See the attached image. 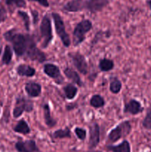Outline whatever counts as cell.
I'll return each mask as SVG.
<instances>
[{"instance_id":"cell-1","label":"cell","mask_w":151,"mask_h":152,"mask_svg":"<svg viewBox=\"0 0 151 152\" xmlns=\"http://www.w3.org/2000/svg\"><path fill=\"white\" fill-rule=\"evenodd\" d=\"M4 37L13 46V50L17 56H25L28 46L33 36L23 34L16 29H11L4 34Z\"/></svg>"},{"instance_id":"cell-2","label":"cell","mask_w":151,"mask_h":152,"mask_svg":"<svg viewBox=\"0 0 151 152\" xmlns=\"http://www.w3.org/2000/svg\"><path fill=\"white\" fill-rule=\"evenodd\" d=\"M93 28V24L89 19H84L78 22L75 27L73 33V45L78 46L85 39V34Z\"/></svg>"},{"instance_id":"cell-3","label":"cell","mask_w":151,"mask_h":152,"mask_svg":"<svg viewBox=\"0 0 151 152\" xmlns=\"http://www.w3.org/2000/svg\"><path fill=\"white\" fill-rule=\"evenodd\" d=\"M131 124L130 121H124L113 129L108 134V141L115 142L122 137H125L131 132Z\"/></svg>"},{"instance_id":"cell-4","label":"cell","mask_w":151,"mask_h":152,"mask_svg":"<svg viewBox=\"0 0 151 152\" xmlns=\"http://www.w3.org/2000/svg\"><path fill=\"white\" fill-rule=\"evenodd\" d=\"M33 102L31 99H27L24 96H19L16 99L13 115L14 118H19L24 112H31L33 110Z\"/></svg>"},{"instance_id":"cell-5","label":"cell","mask_w":151,"mask_h":152,"mask_svg":"<svg viewBox=\"0 0 151 152\" xmlns=\"http://www.w3.org/2000/svg\"><path fill=\"white\" fill-rule=\"evenodd\" d=\"M40 32L41 38L42 39L41 48H46L50 45V42L53 39V32H52L51 21L47 15L43 17L40 25Z\"/></svg>"},{"instance_id":"cell-6","label":"cell","mask_w":151,"mask_h":152,"mask_svg":"<svg viewBox=\"0 0 151 152\" xmlns=\"http://www.w3.org/2000/svg\"><path fill=\"white\" fill-rule=\"evenodd\" d=\"M52 17H53V22H54L56 32L62 40V44L66 48L69 47L70 45V39L68 34L65 31V25L64 23V21L62 20V17L59 13H52Z\"/></svg>"},{"instance_id":"cell-7","label":"cell","mask_w":151,"mask_h":152,"mask_svg":"<svg viewBox=\"0 0 151 152\" xmlns=\"http://www.w3.org/2000/svg\"><path fill=\"white\" fill-rule=\"evenodd\" d=\"M25 56L30 60L36 61V62H40V63H42L47 59V56L44 54V52H42L37 48L34 37L30 42Z\"/></svg>"},{"instance_id":"cell-8","label":"cell","mask_w":151,"mask_h":152,"mask_svg":"<svg viewBox=\"0 0 151 152\" xmlns=\"http://www.w3.org/2000/svg\"><path fill=\"white\" fill-rule=\"evenodd\" d=\"M68 56L70 57L73 64L76 67L77 71L83 75H86L88 72V65H87L85 57L78 52L70 53Z\"/></svg>"},{"instance_id":"cell-9","label":"cell","mask_w":151,"mask_h":152,"mask_svg":"<svg viewBox=\"0 0 151 152\" xmlns=\"http://www.w3.org/2000/svg\"><path fill=\"white\" fill-rule=\"evenodd\" d=\"M43 69H44V74L53 79L56 84H62V83L64 82V77H62V74H61L59 67L56 66L54 64L47 63L44 65Z\"/></svg>"},{"instance_id":"cell-10","label":"cell","mask_w":151,"mask_h":152,"mask_svg":"<svg viewBox=\"0 0 151 152\" xmlns=\"http://www.w3.org/2000/svg\"><path fill=\"white\" fill-rule=\"evenodd\" d=\"M89 131V143L88 147L90 150H93L97 147L100 142V128L97 123H93L90 126Z\"/></svg>"},{"instance_id":"cell-11","label":"cell","mask_w":151,"mask_h":152,"mask_svg":"<svg viewBox=\"0 0 151 152\" xmlns=\"http://www.w3.org/2000/svg\"><path fill=\"white\" fill-rule=\"evenodd\" d=\"M110 0H84V10L91 13L101 11L109 4Z\"/></svg>"},{"instance_id":"cell-12","label":"cell","mask_w":151,"mask_h":152,"mask_svg":"<svg viewBox=\"0 0 151 152\" xmlns=\"http://www.w3.org/2000/svg\"><path fill=\"white\" fill-rule=\"evenodd\" d=\"M15 148L18 152H41L33 140L19 141L15 144Z\"/></svg>"},{"instance_id":"cell-13","label":"cell","mask_w":151,"mask_h":152,"mask_svg":"<svg viewBox=\"0 0 151 152\" xmlns=\"http://www.w3.org/2000/svg\"><path fill=\"white\" fill-rule=\"evenodd\" d=\"M144 111V108L142 107L140 102L134 99H132L124 105V113L132 114V115H136Z\"/></svg>"},{"instance_id":"cell-14","label":"cell","mask_w":151,"mask_h":152,"mask_svg":"<svg viewBox=\"0 0 151 152\" xmlns=\"http://www.w3.org/2000/svg\"><path fill=\"white\" fill-rule=\"evenodd\" d=\"M25 91L30 97H38L41 94V86L36 82H28L25 84Z\"/></svg>"},{"instance_id":"cell-15","label":"cell","mask_w":151,"mask_h":152,"mask_svg":"<svg viewBox=\"0 0 151 152\" xmlns=\"http://www.w3.org/2000/svg\"><path fill=\"white\" fill-rule=\"evenodd\" d=\"M64 74L68 80H70L73 84H76L79 87H83L84 83L81 81L78 73L70 68H66L64 70Z\"/></svg>"},{"instance_id":"cell-16","label":"cell","mask_w":151,"mask_h":152,"mask_svg":"<svg viewBox=\"0 0 151 152\" xmlns=\"http://www.w3.org/2000/svg\"><path fill=\"white\" fill-rule=\"evenodd\" d=\"M64 10L68 12H78L84 10V0H71L65 6Z\"/></svg>"},{"instance_id":"cell-17","label":"cell","mask_w":151,"mask_h":152,"mask_svg":"<svg viewBox=\"0 0 151 152\" xmlns=\"http://www.w3.org/2000/svg\"><path fill=\"white\" fill-rule=\"evenodd\" d=\"M16 73L21 77H32L36 74V69L27 64H20L16 68Z\"/></svg>"},{"instance_id":"cell-18","label":"cell","mask_w":151,"mask_h":152,"mask_svg":"<svg viewBox=\"0 0 151 152\" xmlns=\"http://www.w3.org/2000/svg\"><path fill=\"white\" fill-rule=\"evenodd\" d=\"M107 149L112 152H131V148L129 142L126 140L116 145H107Z\"/></svg>"},{"instance_id":"cell-19","label":"cell","mask_w":151,"mask_h":152,"mask_svg":"<svg viewBox=\"0 0 151 152\" xmlns=\"http://www.w3.org/2000/svg\"><path fill=\"white\" fill-rule=\"evenodd\" d=\"M43 111H44V118L45 124L49 128H53L54 126H56L57 121L51 117V114H50V108L48 104L45 103L43 105Z\"/></svg>"},{"instance_id":"cell-20","label":"cell","mask_w":151,"mask_h":152,"mask_svg":"<svg viewBox=\"0 0 151 152\" xmlns=\"http://www.w3.org/2000/svg\"><path fill=\"white\" fill-rule=\"evenodd\" d=\"M13 131L16 133L22 134L25 135L30 133V129L25 120H19L17 124L16 125V126L13 128Z\"/></svg>"},{"instance_id":"cell-21","label":"cell","mask_w":151,"mask_h":152,"mask_svg":"<svg viewBox=\"0 0 151 152\" xmlns=\"http://www.w3.org/2000/svg\"><path fill=\"white\" fill-rule=\"evenodd\" d=\"M64 93H65V96L68 99H73L75 98L78 93V88L74 86L73 84L69 83L67 86H65L63 88Z\"/></svg>"},{"instance_id":"cell-22","label":"cell","mask_w":151,"mask_h":152,"mask_svg":"<svg viewBox=\"0 0 151 152\" xmlns=\"http://www.w3.org/2000/svg\"><path fill=\"white\" fill-rule=\"evenodd\" d=\"M99 68L103 72H107V71H111L114 68L113 61L112 59L104 58L99 61Z\"/></svg>"},{"instance_id":"cell-23","label":"cell","mask_w":151,"mask_h":152,"mask_svg":"<svg viewBox=\"0 0 151 152\" xmlns=\"http://www.w3.org/2000/svg\"><path fill=\"white\" fill-rule=\"evenodd\" d=\"M121 87H122V84L117 77H113L111 79L110 83V91L111 93L117 94L121 91Z\"/></svg>"},{"instance_id":"cell-24","label":"cell","mask_w":151,"mask_h":152,"mask_svg":"<svg viewBox=\"0 0 151 152\" xmlns=\"http://www.w3.org/2000/svg\"><path fill=\"white\" fill-rule=\"evenodd\" d=\"M90 104L92 107L96 108H102L105 105V102L104 98L99 94H95L91 97L90 100Z\"/></svg>"},{"instance_id":"cell-25","label":"cell","mask_w":151,"mask_h":152,"mask_svg":"<svg viewBox=\"0 0 151 152\" xmlns=\"http://www.w3.org/2000/svg\"><path fill=\"white\" fill-rule=\"evenodd\" d=\"M53 137L55 139H64V138H71L70 129L66 127L65 129H59L54 132Z\"/></svg>"},{"instance_id":"cell-26","label":"cell","mask_w":151,"mask_h":152,"mask_svg":"<svg viewBox=\"0 0 151 152\" xmlns=\"http://www.w3.org/2000/svg\"><path fill=\"white\" fill-rule=\"evenodd\" d=\"M13 57V50L10 45H6L4 48V53L2 56V63L4 65H9Z\"/></svg>"},{"instance_id":"cell-27","label":"cell","mask_w":151,"mask_h":152,"mask_svg":"<svg viewBox=\"0 0 151 152\" xmlns=\"http://www.w3.org/2000/svg\"><path fill=\"white\" fill-rule=\"evenodd\" d=\"M142 126L145 129L151 130V105L147 110V114L142 122Z\"/></svg>"},{"instance_id":"cell-28","label":"cell","mask_w":151,"mask_h":152,"mask_svg":"<svg viewBox=\"0 0 151 152\" xmlns=\"http://www.w3.org/2000/svg\"><path fill=\"white\" fill-rule=\"evenodd\" d=\"M18 14L19 16L22 18V19L23 20L24 25H25V28L28 31H30V17L28 16V13L25 11H22V10H19L18 11Z\"/></svg>"},{"instance_id":"cell-29","label":"cell","mask_w":151,"mask_h":152,"mask_svg":"<svg viewBox=\"0 0 151 152\" xmlns=\"http://www.w3.org/2000/svg\"><path fill=\"white\" fill-rule=\"evenodd\" d=\"M5 2L8 6H15L17 7H26L25 0H5Z\"/></svg>"},{"instance_id":"cell-30","label":"cell","mask_w":151,"mask_h":152,"mask_svg":"<svg viewBox=\"0 0 151 152\" xmlns=\"http://www.w3.org/2000/svg\"><path fill=\"white\" fill-rule=\"evenodd\" d=\"M74 132H75L77 137H78L80 140L83 141L86 139V137H87V132H86V130L84 129L76 127L74 129Z\"/></svg>"},{"instance_id":"cell-31","label":"cell","mask_w":151,"mask_h":152,"mask_svg":"<svg viewBox=\"0 0 151 152\" xmlns=\"http://www.w3.org/2000/svg\"><path fill=\"white\" fill-rule=\"evenodd\" d=\"M7 19V11L4 7H0V24L4 22Z\"/></svg>"},{"instance_id":"cell-32","label":"cell","mask_w":151,"mask_h":152,"mask_svg":"<svg viewBox=\"0 0 151 152\" xmlns=\"http://www.w3.org/2000/svg\"><path fill=\"white\" fill-rule=\"evenodd\" d=\"M31 14L33 16V23L36 25L38 22V13L35 10H31Z\"/></svg>"},{"instance_id":"cell-33","label":"cell","mask_w":151,"mask_h":152,"mask_svg":"<svg viewBox=\"0 0 151 152\" xmlns=\"http://www.w3.org/2000/svg\"><path fill=\"white\" fill-rule=\"evenodd\" d=\"M28 1H36V2L38 3V4H41V6H43V7H49V2L47 0H28Z\"/></svg>"},{"instance_id":"cell-34","label":"cell","mask_w":151,"mask_h":152,"mask_svg":"<svg viewBox=\"0 0 151 152\" xmlns=\"http://www.w3.org/2000/svg\"><path fill=\"white\" fill-rule=\"evenodd\" d=\"M147 4H148V6H149L150 9L151 10V0H148V1H147Z\"/></svg>"},{"instance_id":"cell-35","label":"cell","mask_w":151,"mask_h":152,"mask_svg":"<svg viewBox=\"0 0 151 152\" xmlns=\"http://www.w3.org/2000/svg\"><path fill=\"white\" fill-rule=\"evenodd\" d=\"M1 50H2V44H1V42H0V55H1Z\"/></svg>"},{"instance_id":"cell-36","label":"cell","mask_w":151,"mask_h":152,"mask_svg":"<svg viewBox=\"0 0 151 152\" xmlns=\"http://www.w3.org/2000/svg\"><path fill=\"white\" fill-rule=\"evenodd\" d=\"M88 152H102V151H93V150H91V151H88Z\"/></svg>"}]
</instances>
